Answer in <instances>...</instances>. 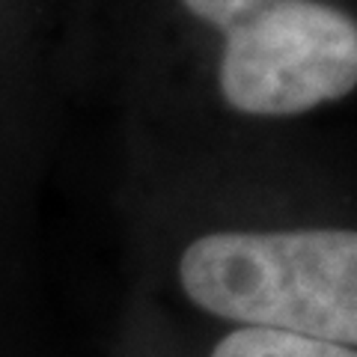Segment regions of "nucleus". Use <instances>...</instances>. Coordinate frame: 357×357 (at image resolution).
<instances>
[{"label":"nucleus","instance_id":"1","mask_svg":"<svg viewBox=\"0 0 357 357\" xmlns=\"http://www.w3.org/2000/svg\"><path fill=\"white\" fill-rule=\"evenodd\" d=\"M176 277L197 310L357 349V229H218L194 238Z\"/></svg>","mask_w":357,"mask_h":357},{"label":"nucleus","instance_id":"2","mask_svg":"<svg viewBox=\"0 0 357 357\" xmlns=\"http://www.w3.org/2000/svg\"><path fill=\"white\" fill-rule=\"evenodd\" d=\"M220 36L215 84L232 114L286 119L357 89V18L328 0H178Z\"/></svg>","mask_w":357,"mask_h":357},{"label":"nucleus","instance_id":"3","mask_svg":"<svg viewBox=\"0 0 357 357\" xmlns=\"http://www.w3.org/2000/svg\"><path fill=\"white\" fill-rule=\"evenodd\" d=\"M208 357H357V349L265 328H236L215 342Z\"/></svg>","mask_w":357,"mask_h":357}]
</instances>
